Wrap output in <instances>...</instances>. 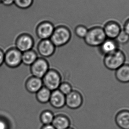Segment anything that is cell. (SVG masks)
<instances>
[{
	"instance_id": "6da1fadb",
	"label": "cell",
	"mask_w": 129,
	"mask_h": 129,
	"mask_svg": "<svg viewBox=\"0 0 129 129\" xmlns=\"http://www.w3.org/2000/svg\"><path fill=\"white\" fill-rule=\"evenodd\" d=\"M71 37V31L68 27L64 25H59L55 27L50 40L56 47H60L68 43Z\"/></svg>"
},
{
	"instance_id": "7a4b0ae2",
	"label": "cell",
	"mask_w": 129,
	"mask_h": 129,
	"mask_svg": "<svg viewBox=\"0 0 129 129\" xmlns=\"http://www.w3.org/2000/svg\"><path fill=\"white\" fill-rule=\"evenodd\" d=\"M102 27L95 26L89 29L84 42L91 47H99L107 39Z\"/></svg>"
},
{
	"instance_id": "3957f363",
	"label": "cell",
	"mask_w": 129,
	"mask_h": 129,
	"mask_svg": "<svg viewBox=\"0 0 129 129\" xmlns=\"http://www.w3.org/2000/svg\"><path fill=\"white\" fill-rule=\"evenodd\" d=\"M125 54L119 49L111 54L104 56V64L109 70L116 71L125 64Z\"/></svg>"
},
{
	"instance_id": "277c9868",
	"label": "cell",
	"mask_w": 129,
	"mask_h": 129,
	"mask_svg": "<svg viewBox=\"0 0 129 129\" xmlns=\"http://www.w3.org/2000/svg\"><path fill=\"white\" fill-rule=\"evenodd\" d=\"M42 79L43 86L51 91L58 89L62 82L60 74L54 69H50Z\"/></svg>"
},
{
	"instance_id": "5b68a950",
	"label": "cell",
	"mask_w": 129,
	"mask_h": 129,
	"mask_svg": "<svg viewBox=\"0 0 129 129\" xmlns=\"http://www.w3.org/2000/svg\"><path fill=\"white\" fill-rule=\"evenodd\" d=\"M22 54L15 47L8 49L5 52L4 63L9 68H16L22 64Z\"/></svg>"
},
{
	"instance_id": "8992f818",
	"label": "cell",
	"mask_w": 129,
	"mask_h": 129,
	"mask_svg": "<svg viewBox=\"0 0 129 129\" xmlns=\"http://www.w3.org/2000/svg\"><path fill=\"white\" fill-rule=\"evenodd\" d=\"M50 70L48 61L43 57H38L30 66V73L32 76L42 79Z\"/></svg>"
},
{
	"instance_id": "52a82bcc",
	"label": "cell",
	"mask_w": 129,
	"mask_h": 129,
	"mask_svg": "<svg viewBox=\"0 0 129 129\" xmlns=\"http://www.w3.org/2000/svg\"><path fill=\"white\" fill-rule=\"evenodd\" d=\"M34 44V38L26 33L19 35L15 41V47L22 53L32 50Z\"/></svg>"
},
{
	"instance_id": "ba28073f",
	"label": "cell",
	"mask_w": 129,
	"mask_h": 129,
	"mask_svg": "<svg viewBox=\"0 0 129 129\" xmlns=\"http://www.w3.org/2000/svg\"><path fill=\"white\" fill-rule=\"evenodd\" d=\"M54 28V24L51 22L47 20L41 22L36 27V36L40 40L50 39Z\"/></svg>"
},
{
	"instance_id": "9c48e42d",
	"label": "cell",
	"mask_w": 129,
	"mask_h": 129,
	"mask_svg": "<svg viewBox=\"0 0 129 129\" xmlns=\"http://www.w3.org/2000/svg\"><path fill=\"white\" fill-rule=\"evenodd\" d=\"M83 97L79 91L73 90L66 96V105L71 109H77L83 103Z\"/></svg>"
},
{
	"instance_id": "30bf717a",
	"label": "cell",
	"mask_w": 129,
	"mask_h": 129,
	"mask_svg": "<svg viewBox=\"0 0 129 129\" xmlns=\"http://www.w3.org/2000/svg\"><path fill=\"white\" fill-rule=\"evenodd\" d=\"M38 53L42 57L47 58L52 56L55 52L56 47L50 39L41 40L37 45Z\"/></svg>"
},
{
	"instance_id": "8fae6325",
	"label": "cell",
	"mask_w": 129,
	"mask_h": 129,
	"mask_svg": "<svg viewBox=\"0 0 129 129\" xmlns=\"http://www.w3.org/2000/svg\"><path fill=\"white\" fill-rule=\"evenodd\" d=\"M107 38L115 40L122 30L119 23L114 20L107 22L103 27Z\"/></svg>"
},
{
	"instance_id": "7c38bea8",
	"label": "cell",
	"mask_w": 129,
	"mask_h": 129,
	"mask_svg": "<svg viewBox=\"0 0 129 129\" xmlns=\"http://www.w3.org/2000/svg\"><path fill=\"white\" fill-rule=\"evenodd\" d=\"M51 106L56 109H61L66 105V95L58 89L51 91L49 102Z\"/></svg>"
},
{
	"instance_id": "4fadbf2b",
	"label": "cell",
	"mask_w": 129,
	"mask_h": 129,
	"mask_svg": "<svg viewBox=\"0 0 129 129\" xmlns=\"http://www.w3.org/2000/svg\"><path fill=\"white\" fill-rule=\"evenodd\" d=\"M25 86L29 93L36 94L43 86L42 79L32 76L27 79Z\"/></svg>"
},
{
	"instance_id": "5bb4252c",
	"label": "cell",
	"mask_w": 129,
	"mask_h": 129,
	"mask_svg": "<svg viewBox=\"0 0 129 129\" xmlns=\"http://www.w3.org/2000/svg\"><path fill=\"white\" fill-rule=\"evenodd\" d=\"M99 47L101 54L105 56L119 49V44L115 40L107 38Z\"/></svg>"
},
{
	"instance_id": "9a60e30c",
	"label": "cell",
	"mask_w": 129,
	"mask_h": 129,
	"mask_svg": "<svg viewBox=\"0 0 129 129\" xmlns=\"http://www.w3.org/2000/svg\"><path fill=\"white\" fill-rule=\"evenodd\" d=\"M117 125L121 129H129V110H122L117 113L115 117Z\"/></svg>"
},
{
	"instance_id": "2e32d148",
	"label": "cell",
	"mask_w": 129,
	"mask_h": 129,
	"mask_svg": "<svg viewBox=\"0 0 129 129\" xmlns=\"http://www.w3.org/2000/svg\"><path fill=\"white\" fill-rule=\"evenodd\" d=\"M70 120L64 115H58L54 116L52 125L55 129H67L70 127Z\"/></svg>"
},
{
	"instance_id": "e0dca14e",
	"label": "cell",
	"mask_w": 129,
	"mask_h": 129,
	"mask_svg": "<svg viewBox=\"0 0 129 129\" xmlns=\"http://www.w3.org/2000/svg\"><path fill=\"white\" fill-rule=\"evenodd\" d=\"M117 80L122 83H129V64H124L115 71Z\"/></svg>"
},
{
	"instance_id": "ac0fdd59",
	"label": "cell",
	"mask_w": 129,
	"mask_h": 129,
	"mask_svg": "<svg viewBox=\"0 0 129 129\" xmlns=\"http://www.w3.org/2000/svg\"><path fill=\"white\" fill-rule=\"evenodd\" d=\"M38 54L33 50L22 53V63L27 66H31L38 59Z\"/></svg>"
},
{
	"instance_id": "d6986e66",
	"label": "cell",
	"mask_w": 129,
	"mask_h": 129,
	"mask_svg": "<svg viewBox=\"0 0 129 129\" xmlns=\"http://www.w3.org/2000/svg\"><path fill=\"white\" fill-rule=\"evenodd\" d=\"M51 91L43 86L36 94V98L39 102L45 104L48 103L50 99Z\"/></svg>"
},
{
	"instance_id": "ffe728a7",
	"label": "cell",
	"mask_w": 129,
	"mask_h": 129,
	"mask_svg": "<svg viewBox=\"0 0 129 129\" xmlns=\"http://www.w3.org/2000/svg\"><path fill=\"white\" fill-rule=\"evenodd\" d=\"M54 115L52 111L45 110L43 111L40 115V120L43 125H51L54 118Z\"/></svg>"
},
{
	"instance_id": "44dd1931",
	"label": "cell",
	"mask_w": 129,
	"mask_h": 129,
	"mask_svg": "<svg viewBox=\"0 0 129 129\" xmlns=\"http://www.w3.org/2000/svg\"><path fill=\"white\" fill-rule=\"evenodd\" d=\"M34 0H14V4L17 7L21 9H27L30 8Z\"/></svg>"
},
{
	"instance_id": "7402d4cb",
	"label": "cell",
	"mask_w": 129,
	"mask_h": 129,
	"mask_svg": "<svg viewBox=\"0 0 129 129\" xmlns=\"http://www.w3.org/2000/svg\"><path fill=\"white\" fill-rule=\"evenodd\" d=\"M88 29L86 26L84 25H79L76 27L74 32L77 37L84 39L88 33Z\"/></svg>"
},
{
	"instance_id": "603a6c76",
	"label": "cell",
	"mask_w": 129,
	"mask_h": 129,
	"mask_svg": "<svg viewBox=\"0 0 129 129\" xmlns=\"http://www.w3.org/2000/svg\"><path fill=\"white\" fill-rule=\"evenodd\" d=\"M58 89L66 96L73 90L72 85L67 82L61 83Z\"/></svg>"
},
{
	"instance_id": "cb8c5ba5",
	"label": "cell",
	"mask_w": 129,
	"mask_h": 129,
	"mask_svg": "<svg viewBox=\"0 0 129 129\" xmlns=\"http://www.w3.org/2000/svg\"><path fill=\"white\" fill-rule=\"evenodd\" d=\"M115 40L119 44L125 45L129 42V36L122 30Z\"/></svg>"
},
{
	"instance_id": "d4e9b609",
	"label": "cell",
	"mask_w": 129,
	"mask_h": 129,
	"mask_svg": "<svg viewBox=\"0 0 129 129\" xmlns=\"http://www.w3.org/2000/svg\"><path fill=\"white\" fill-rule=\"evenodd\" d=\"M0 129H10L9 122L2 117H0Z\"/></svg>"
},
{
	"instance_id": "484cf974",
	"label": "cell",
	"mask_w": 129,
	"mask_h": 129,
	"mask_svg": "<svg viewBox=\"0 0 129 129\" xmlns=\"http://www.w3.org/2000/svg\"><path fill=\"white\" fill-rule=\"evenodd\" d=\"M5 58V52L2 49L0 48V67H2L4 63Z\"/></svg>"
},
{
	"instance_id": "4316f807",
	"label": "cell",
	"mask_w": 129,
	"mask_h": 129,
	"mask_svg": "<svg viewBox=\"0 0 129 129\" xmlns=\"http://www.w3.org/2000/svg\"><path fill=\"white\" fill-rule=\"evenodd\" d=\"M123 30L129 36V18L126 20L124 24Z\"/></svg>"
},
{
	"instance_id": "83f0119b",
	"label": "cell",
	"mask_w": 129,
	"mask_h": 129,
	"mask_svg": "<svg viewBox=\"0 0 129 129\" xmlns=\"http://www.w3.org/2000/svg\"><path fill=\"white\" fill-rule=\"evenodd\" d=\"M2 4L7 6H12L14 4V0H3Z\"/></svg>"
},
{
	"instance_id": "f1b7e54d",
	"label": "cell",
	"mask_w": 129,
	"mask_h": 129,
	"mask_svg": "<svg viewBox=\"0 0 129 129\" xmlns=\"http://www.w3.org/2000/svg\"><path fill=\"white\" fill-rule=\"evenodd\" d=\"M41 129H55V128L51 124L48 125H43Z\"/></svg>"
},
{
	"instance_id": "f546056e",
	"label": "cell",
	"mask_w": 129,
	"mask_h": 129,
	"mask_svg": "<svg viewBox=\"0 0 129 129\" xmlns=\"http://www.w3.org/2000/svg\"><path fill=\"white\" fill-rule=\"evenodd\" d=\"M3 1V0H0V4H2Z\"/></svg>"
},
{
	"instance_id": "4dcf8cb0",
	"label": "cell",
	"mask_w": 129,
	"mask_h": 129,
	"mask_svg": "<svg viewBox=\"0 0 129 129\" xmlns=\"http://www.w3.org/2000/svg\"><path fill=\"white\" fill-rule=\"evenodd\" d=\"M67 129H74L73 128H72V127H69V128H67Z\"/></svg>"
}]
</instances>
